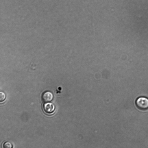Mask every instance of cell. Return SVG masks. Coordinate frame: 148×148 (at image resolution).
Returning a JSON list of instances; mask_svg holds the SVG:
<instances>
[{
    "instance_id": "6da1fadb",
    "label": "cell",
    "mask_w": 148,
    "mask_h": 148,
    "mask_svg": "<svg viewBox=\"0 0 148 148\" xmlns=\"http://www.w3.org/2000/svg\"><path fill=\"white\" fill-rule=\"evenodd\" d=\"M135 104L139 109L146 110L148 109V98L144 97H139L136 100Z\"/></svg>"
},
{
    "instance_id": "7a4b0ae2",
    "label": "cell",
    "mask_w": 148,
    "mask_h": 148,
    "mask_svg": "<svg viewBox=\"0 0 148 148\" xmlns=\"http://www.w3.org/2000/svg\"><path fill=\"white\" fill-rule=\"evenodd\" d=\"M42 108L44 112L47 114L53 113L55 110V106L52 103L47 102L44 104Z\"/></svg>"
},
{
    "instance_id": "3957f363",
    "label": "cell",
    "mask_w": 148,
    "mask_h": 148,
    "mask_svg": "<svg viewBox=\"0 0 148 148\" xmlns=\"http://www.w3.org/2000/svg\"><path fill=\"white\" fill-rule=\"evenodd\" d=\"M53 95L51 92L45 91L43 92L41 95L42 101L45 102L51 101L53 99Z\"/></svg>"
},
{
    "instance_id": "277c9868",
    "label": "cell",
    "mask_w": 148,
    "mask_h": 148,
    "mask_svg": "<svg viewBox=\"0 0 148 148\" xmlns=\"http://www.w3.org/2000/svg\"><path fill=\"white\" fill-rule=\"evenodd\" d=\"M3 147L4 148H11L12 147V144L9 142H6L3 145Z\"/></svg>"
},
{
    "instance_id": "5b68a950",
    "label": "cell",
    "mask_w": 148,
    "mask_h": 148,
    "mask_svg": "<svg viewBox=\"0 0 148 148\" xmlns=\"http://www.w3.org/2000/svg\"><path fill=\"white\" fill-rule=\"evenodd\" d=\"M6 98V95L4 93L0 92V101L2 102L4 101Z\"/></svg>"
}]
</instances>
